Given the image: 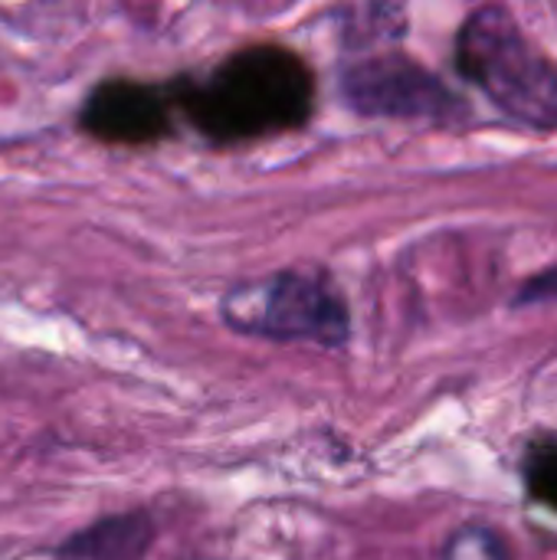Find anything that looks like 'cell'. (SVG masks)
Here are the masks:
<instances>
[{
    "mask_svg": "<svg viewBox=\"0 0 557 560\" xmlns=\"http://www.w3.org/2000/svg\"><path fill=\"white\" fill-rule=\"evenodd\" d=\"M181 121L213 148L299 135L318 112V72L292 46L256 39L171 79Z\"/></svg>",
    "mask_w": 557,
    "mask_h": 560,
    "instance_id": "cell-1",
    "label": "cell"
},
{
    "mask_svg": "<svg viewBox=\"0 0 557 560\" xmlns=\"http://www.w3.org/2000/svg\"><path fill=\"white\" fill-rule=\"evenodd\" d=\"M177 102L171 82H148L131 75L102 79L79 108V128L115 148H148L174 138Z\"/></svg>",
    "mask_w": 557,
    "mask_h": 560,
    "instance_id": "cell-5",
    "label": "cell"
},
{
    "mask_svg": "<svg viewBox=\"0 0 557 560\" xmlns=\"http://www.w3.org/2000/svg\"><path fill=\"white\" fill-rule=\"evenodd\" d=\"M557 302V266H548L542 272H535L532 279H525L515 295H512V308H542V305H555Z\"/></svg>",
    "mask_w": 557,
    "mask_h": 560,
    "instance_id": "cell-10",
    "label": "cell"
},
{
    "mask_svg": "<svg viewBox=\"0 0 557 560\" xmlns=\"http://www.w3.org/2000/svg\"><path fill=\"white\" fill-rule=\"evenodd\" d=\"M217 315L227 331L269 345L345 351L355 338L348 292L322 262H295L230 282L217 302Z\"/></svg>",
    "mask_w": 557,
    "mask_h": 560,
    "instance_id": "cell-3",
    "label": "cell"
},
{
    "mask_svg": "<svg viewBox=\"0 0 557 560\" xmlns=\"http://www.w3.org/2000/svg\"><path fill=\"white\" fill-rule=\"evenodd\" d=\"M341 26V52L348 49H364V46H381V43H404L407 36V10L394 3H371V7H348L338 10Z\"/></svg>",
    "mask_w": 557,
    "mask_h": 560,
    "instance_id": "cell-7",
    "label": "cell"
},
{
    "mask_svg": "<svg viewBox=\"0 0 557 560\" xmlns=\"http://www.w3.org/2000/svg\"><path fill=\"white\" fill-rule=\"evenodd\" d=\"M440 560H515V545L489 522H463L443 538Z\"/></svg>",
    "mask_w": 557,
    "mask_h": 560,
    "instance_id": "cell-9",
    "label": "cell"
},
{
    "mask_svg": "<svg viewBox=\"0 0 557 560\" xmlns=\"http://www.w3.org/2000/svg\"><path fill=\"white\" fill-rule=\"evenodd\" d=\"M453 72L512 125L557 135L555 56L502 3L473 7L453 33Z\"/></svg>",
    "mask_w": 557,
    "mask_h": 560,
    "instance_id": "cell-2",
    "label": "cell"
},
{
    "mask_svg": "<svg viewBox=\"0 0 557 560\" xmlns=\"http://www.w3.org/2000/svg\"><path fill=\"white\" fill-rule=\"evenodd\" d=\"M519 479L532 505L557 515V433H545L525 443Z\"/></svg>",
    "mask_w": 557,
    "mask_h": 560,
    "instance_id": "cell-8",
    "label": "cell"
},
{
    "mask_svg": "<svg viewBox=\"0 0 557 560\" xmlns=\"http://www.w3.org/2000/svg\"><path fill=\"white\" fill-rule=\"evenodd\" d=\"M338 95L371 121H407L456 128L473 118L469 102L404 43L348 49L338 59Z\"/></svg>",
    "mask_w": 557,
    "mask_h": 560,
    "instance_id": "cell-4",
    "label": "cell"
},
{
    "mask_svg": "<svg viewBox=\"0 0 557 560\" xmlns=\"http://www.w3.org/2000/svg\"><path fill=\"white\" fill-rule=\"evenodd\" d=\"M158 538V522L148 509H128L72 532L59 541L56 560H144Z\"/></svg>",
    "mask_w": 557,
    "mask_h": 560,
    "instance_id": "cell-6",
    "label": "cell"
}]
</instances>
